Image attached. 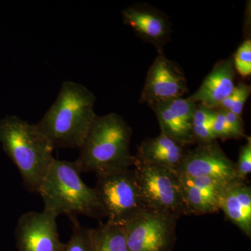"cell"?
<instances>
[{"label": "cell", "mask_w": 251, "mask_h": 251, "mask_svg": "<svg viewBox=\"0 0 251 251\" xmlns=\"http://www.w3.org/2000/svg\"><path fill=\"white\" fill-rule=\"evenodd\" d=\"M0 142L28 191L38 193L54 159V147L36 125L14 115L0 120Z\"/></svg>", "instance_id": "obj_2"}, {"label": "cell", "mask_w": 251, "mask_h": 251, "mask_svg": "<svg viewBox=\"0 0 251 251\" xmlns=\"http://www.w3.org/2000/svg\"><path fill=\"white\" fill-rule=\"evenodd\" d=\"M154 112L161 133L186 148L195 144L192 133L193 115L197 108L189 98H178L149 105Z\"/></svg>", "instance_id": "obj_12"}, {"label": "cell", "mask_w": 251, "mask_h": 251, "mask_svg": "<svg viewBox=\"0 0 251 251\" xmlns=\"http://www.w3.org/2000/svg\"><path fill=\"white\" fill-rule=\"evenodd\" d=\"M235 72L243 77L251 74V41L247 39L238 48L232 60Z\"/></svg>", "instance_id": "obj_20"}, {"label": "cell", "mask_w": 251, "mask_h": 251, "mask_svg": "<svg viewBox=\"0 0 251 251\" xmlns=\"http://www.w3.org/2000/svg\"><path fill=\"white\" fill-rule=\"evenodd\" d=\"M72 235L70 240L64 244L62 251H93L91 242L90 229L81 226L77 216H71Z\"/></svg>", "instance_id": "obj_19"}, {"label": "cell", "mask_w": 251, "mask_h": 251, "mask_svg": "<svg viewBox=\"0 0 251 251\" xmlns=\"http://www.w3.org/2000/svg\"><path fill=\"white\" fill-rule=\"evenodd\" d=\"M175 173L184 177L214 178L227 184L242 180L238 175L236 163L226 154L216 140L198 144L186 151Z\"/></svg>", "instance_id": "obj_8"}, {"label": "cell", "mask_w": 251, "mask_h": 251, "mask_svg": "<svg viewBox=\"0 0 251 251\" xmlns=\"http://www.w3.org/2000/svg\"><path fill=\"white\" fill-rule=\"evenodd\" d=\"M235 75L232 59L219 61L206 75L199 89L188 98L197 105L215 110L221 102L233 92Z\"/></svg>", "instance_id": "obj_13"}, {"label": "cell", "mask_w": 251, "mask_h": 251, "mask_svg": "<svg viewBox=\"0 0 251 251\" xmlns=\"http://www.w3.org/2000/svg\"><path fill=\"white\" fill-rule=\"evenodd\" d=\"M122 20L142 40L152 44L158 54L171 40L172 25L169 18L151 5L136 4L123 10Z\"/></svg>", "instance_id": "obj_11"}, {"label": "cell", "mask_w": 251, "mask_h": 251, "mask_svg": "<svg viewBox=\"0 0 251 251\" xmlns=\"http://www.w3.org/2000/svg\"><path fill=\"white\" fill-rule=\"evenodd\" d=\"M80 173L75 161L54 159L38 191L44 210L57 217L61 214L105 217L95 189L85 184Z\"/></svg>", "instance_id": "obj_4"}, {"label": "cell", "mask_w": 251, "mask_h": 251, "mask_svg": "<svg viewBox=\"0 0 251 251\" xmlns=\"http://www.w3.org/2000/svg\"><path fill=\"white\" fill-rule=\"evenodd\" d=\"M226 120L230 127L231 129L235 135L237 139L245 136V130H244V122L242 117L238 116L231 111H224Z\"/></svg>", "instance_id": "obj_24"}, {"label": "cell", "mask_w": 251, "mask_h": 251, "mask_svg": "<svg viewBox=\"0 0 251 251\" xmlns=\"http://www.w3.org/2000/svg\"><path fill=\"white\" fill-rule=\"evenodd\" d=\"M177 176L188 215H204L214 214L220 210L219 200L221 194L198 187L187 178Z\"/></svg>", "instance_id": "obj_16"}, {"label": "cell", "mask_w": 251, "mask_h": 251, "mask_svg": "<svg viewBox=\"0 0 251 251\" xmlns=\"http://www.w3.org/2000/svg\"><path fill=\"white\" fill-rule=\"evenodd\" d=\"M135 179L147 209L179 218L188 216L179 177L175 172L141 163L135 157Z\"/></svg>", "instance_id": "obj_6"}, {"label": "cell", "mask_w": 251, "mask_h": 251, "mask_svg": "<svg viewBox=\"0 0 251 251\" xmlns=\"http://www.w3.org/2000/svg\"><path fill=\"white\" fill-rule=\"evenodd\" d=\"M178 218L144 211L124 226L129 251H172L176 242Z\"/></svg>", "instance_id": "obj_7"}, {"label": "cell", "mask_w": 251, "mask_h": 251, "mask_svg": "<svg viewBox=\"0 0 251 251\" xmlns=\"http://www.w3.org/2000/svg\"><path fill=\"white\" fill-rule=\"evenodd\" d=\"M219 209L243 233L251 237V187L245 181H233L225 187Z\"/></svg>", "instance_id": "obj_14"}, {"label": "cell", "mask_w": 251, "mask_h": 251, "mask_svg": "<svg viewBox=\"0 0 251 251\" xmlns=\"http://www.w3.org/2000/svg\"><path fill=\"white\" fill-rule=\"evenodd\" d=\"M238 175L241 179L245 181L246 178L251 173V138L247 137V143L242 146L239 151V158L236 163Z\"/></svg>", "instance_id": "obj_22"}, {"label": "cell", "mask_w": 251, "mask_h": 251, "mask_svg": "<svg viewBox=\"0 0 251 251\" xmlns=\"http://www.w3.org/2000/svg\"><path fill=\"white\" fill-rule=\"evenodd\" d=\"M214 110L197 105L192 121V133L195 144L209 143L216 138L211 131V122Z\"/></svg>", "instance_id": "obj_18"}, {"label": "cell", "mask_w": 251, "mask_h": 251, "mask_svg": "<svg viewBox=\"0 0 251 251\" xmlns=\"http://www.w3.org/2000/svg\"><path fill=\"white\" fill-rule=\"evenodd\" d=\"M97 175L95 189L105 217L125 226L147 210L133 169L123 168Z\"/></svg>", "instance_id": "obj_5"}, {"label": "cell", "mask_w": 251, "mask_h": 251, "mask_svg": "<svg viewBox=\"0 0 251 251\" xmlns=\"http://www.w3.org/2000/svg\"><path fill=\"white\" fill-rule=\"evenodd\" d=\"M96 98L85 86L62 83L55 101L36 124L54 148L80 149L97 117Z\"/></svg>", "instance_id": "obj_1"}, {"label": "cell", "mask_w": 251, "mask_h": 251, "mask_svg": "<svg viewBox=\"0 0 251 251\" xmlns=\"http://www.w3.org/2000/svg\"><path fill=\"white\" fill-rule=\"evenodd\" d=\"M93 251H129L124 226L109 221L90 229Z\"/></svg>", "instance_id": "obj_17"}, {"label": "cell", "mask_w": 251, "mask_h": 251, "mask_svg": "<svg viewBox=\"0 0 251 251\" xmlns=\"http://www.w3.org/2000/svg\"><path fill=\"white\" fill-rule=\"evenodd\" d=\"M57 218L46 210L23 214L15 231L18 251H62Z\"/></svg>", "instance_id": "obj_10"}, {"label": "cell", "mask_w": 251, "mask_h": 251, "mask_svg": "<svg viewBox=\"0 0 251 251\" xmlns=\"http://www.w3.org/2000/svg\"><path fill=\"white\" fill-rule=\"evenodd\" d=\"M187 81L182 69L163 54H158L149 69L140 101L148 105L182 98L188 93Z\"/></svg>", "instance_id": "obj_9"}, {"label": "cell", "mask_w": 251, "mask_h": 251, "mask_svg": "<svg viewBox=\"0 0 251 251\" xmlns=\"http://www.w3.org/2000/svg\"><path fill=\"white\" fill-rule=\"evenodd\" d=\"M233 92L234 103L229 111L233 112L238 116L242 117L244 105L251 95V86L244 82H240L235 86Z\"/></svg>", "instance_id": "obj_23"}, {"label": "cell", "mask_w": 251, "mask_h": 251, "mask_svg": "<svg viewBox=\"0 0 251 251\" xmlns=\"http://www.w3.org/2000/svg\"><path fill=\"white\" fill-rule=\"evenodd\" d=\"M211 128L216 140L237 139L223 110H214Z\"/></svg>", "instance_id": "obj_21"}, {"label": "cell", "mask_w": 251, "mask_h": 251, "mask_svg": "<svg viewBox=\"0 0 251 251\" xmlns=\"http://www.w3.org/2000/svg\"><path fill=\"white\" fill-rule=\"evenodd\" d=\"M186 152L184 147L161 133L156 138H148L140 144L136 158L145 164L175 172Z\"/></svg>", "instance_id": "obj_15"}, {"label": "cell", "mask_w": 251, "mask_h": 251, "mask_svg": "<svg viewBox=\"0 0 251 251\" xmlns=\"http://www.w3.org/2000/svg\"><path fill=\"white\" fill-rule=\"evenodd\" d=\"M131 135L130 126L118 114L97 115L79 149L75 161L79 171L98 174L134 166L135 156L130 152Z\"/></svg>", "instance_id": "obj_3"}]
</instances>
